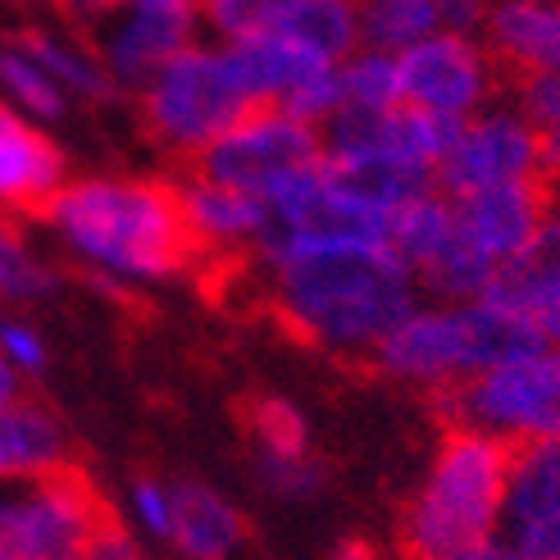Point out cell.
Instances as JSON below:
<instances>
[{
	"mask_svg": "<svg viewBox=\"0 0 560 560\" xmlns=\"http://www.w3.org/2000/svg\"><path fill=\"white\" fill-rule=\"evenodd\" d=\"M256 315L301 347L360 365L415 315V273L387 246H296L269 256Z\"/></svg>",
	"mask_w": 560,
	"mask_h": 560,
	"instance_id": "cell-1",
	"label": "cell"
},
{
	"mask_svg": "<svg viewBox=\"0 0 560 560\" xmlns=\"http://www.w3.org/2000/svg\"><path fill=\"white\" fill-rule=\"evenodd\" d=\"M50 223L92 260L142 278H191L210 250L178 178H78Z\"/></svg>",
	"mask_w": 560,
	"mask_h": 560,
	"instance_id": "cell-2",
	"label": "cell"
},
{
	"mask_svg": "<svg viewBox=\"0 0 560 560\" xmlns=\"http://www.w3.org/2000/svg\"><path fill=\"white\" fill-rule=\"evenodd\" d=\"M515 438L442 429L429 479L397 520L401 560H452L497 538Z\"/></svg>",
	"mask_w": 560,
	"mask_h": 560,
	"instance_id": "cell-3",
	"label": "cell"
},
{
	"mask_svg": "<svg viewBox=\"0 0 560 560\" xmlns=\"http://www.w3.org/2000/svg\"><path fill=\"white\" fill-rule=\"evenodd\" d=\"M265 105L278 101H256L237 82L223 55L191 46L137 92V124H142V137L155 151L187 160L201 147H210L214 137L260 115Z\"/></svg>",
	"mask_w": 560,
	"mask_h": 560,
	"instance_id": "cell-4",
	"label": "cell"
},
{
	"mask_svg": "<svg viewBox=\"0 0 560 560\" xmlns=\"http://www.w3.org/2000/svg\"><path fill=\"white\" fill-rule=\"evenodd\" d=\"M23 483V492L0 497V547L19 560H82L101 534L124 524L88 460L55 465Z\"/></svg>",
	"mask_w": 560,
	"mask_h": 560,
	"instance_id": "cell-5",
	"label": "cell"
},
{
	"mask_svg": "<svg viewBox=\"0 0 560 560\" xmlns=\"http://www.w3.org/2000/svg\"><path fill=\"white\" fill-rule=\"evenodd\" d=\"M429 406L442 429L560 442V351H542L456 383H442L429 392Z\"/></svg>",
	"mask_w": 560,
	"mask_h": 560,
	"instance_id": "cell-6",
	"label": "cell"
},
{
	"mask_svg": "<svg viewBox=\"0 0 560 560\" xmlns=\"http://www.w3.org/2000/svg\"><path fill=\"white\" fill-rule=\"evenodd\" d=\"M178 164V178L233 187L246 196H265L273 187H283L288 178L319 170L324 164V132L305 119H292L283 105H265L260 115H250L233 132L214 137L210 147H201Z\"/></svg>",
	"mask_w": 560,
	"mask_h": 560,
	"instance_id": "cell-7",
	"label": "cell"
},
{
	"mask_svg": "<svg viewBox=\"0 0 560 560\" xmlns=\"http://www.w3.org/2000/svg\"><path fill=\"white\" fill-rule=\"evenodd\" d=\"M401 105L429 109L446 119H474L497 96V73L488 50L474 37L438 33L397 55Z\"/></svg>",
	"mask_w": 560,
	"mask_h": 560,
	"instance_id": "cell-8",
	"label": "cell"
},
{
	"mask_svg": "<svg viewBox=\"0 0 560 560\" xmlns=\"http://www.w3.org/2000/svg\"><path fill=\"white\" fill-rule=\"evenodd\" d=\"M542 174V151H538V132L528 128L515 109H488L474 115L460 132V142L446 151V160L433 170L438 196L460 201L469 191L483 187H506Z\"/></svg>",
	"mask_w": 560,
	"mask_h": 560,
	"instance_id": "cell-9",
	"label": "cell"
},
{
	"mask_svg": "<svg viewBox=\"0 0 560 560\" xmlns=\"http://www.w3.org/2000/svg\"><path fill=\"white\" fill-rule=\"evenodd\" d=\"M497 538L524 560H560V442L515 438Z\"/></svg>",
	"mask_w": 560,
	"mask_h": 560,
	"instance_id": "cell-10",
	"label": "cell"
},
{
	"mask_svg": "<svg viewBox=\"0 0 560 560\" xmlns=\"http://www.w3.org/2000/svg\"><path fill=\"white\" fill-rule=\"evenodd\" d=\"M556 206H560V187L547 174L506 183V187H483V191H469L460 201H452L465 242L474 250H483L492 265L515 260L556 219Z\"/></svg>",
	"mask_w": 560,
	"mask_h": 560,
	"instance_id": "cell-11",
	"label": "cell"
},
{
	"mask_svg": "<svg viewBox=\"0 0 560 560\" xmlns=\"http://www.w3.org/2000/svg\"><path fill=\"white\" fill-rule=\"evenodd\" d=\"M360 370H374L401 383H419L424 392L469 378V351H465V319L456 311H415L397 324L387 338L360 360Z\"/></svg>",
	"mask_w": 560,
	"mask_h": 560,
	"instance_id": "cell-12",
	"label": "cell"
},
{
	"mask_svg": "<svg viewBox=\"0 0 560 560\" xmlns=\"http://www.w3.org/2000/svg\"><path fill=\"white\" fill-rule=\"evenodd\" d=\"M69 187V160L50 137L0 101V210L14 223L50 219Z\"/></svg>",
	"mask_w": 560,
	"mask_h": 560,
	"instance_id": "cell-13",
	"label": "cell"
},
{
	"mask_svg": "<svg viewBox=\"0 0 560 560\" xmlns=\"http://www.w3.org/2000/svg\"><path fill=\"white\" fill-rule=\"evenodd\" d=\"M191 27L196 0H151V5L128 10V23L105 46L109 78L142 92L164 65L191 50Z\"/></svg>",
	"mask_w": 560,
	"mask_h": 560,
	"instance_id": "cell-14",
	"label": "cell"
},
{
	"mask_svg": "<svg viewBox=\"0 0 560 560\" xmlns=\"http://www.w3.org/2000/svg\"><path fill=\"white\" fill-rule=\"evenodd\" d=\"M483 50L497 82L515 73H560V0H492Z\"/></svg>",
	"mask_w": 560,
	"mask_h": 560,
	"instance_id": "cell-15",
	"label": "cell"
},
{
	"mask_svg": "<svg viewBox=\"0 0 560 560\" xmlns=\"http://www.w3.org/2000/svg\"><path fill=\"white\" fill-rule=\"evenodd\" d=\"M82 460L69 424L37 392H19L0 406V479H37V474Z\"/></svg>",
	"mask_w": 560,
	"mask_h": 560,
	"instance_id": "cell-16",
	"label": "cell"
},
{
	"mask_svg": "<svg viewBox=\"0 0 560 560\" xmlns=\"http://www.w3.org/2000/svg\"><path fill=\"white\" fill-rule=\"evenodd\" d=\"M246 538V520L196 479L170 488V542L174 560H229Z\"/></svg>",
	"mask_w": 560,
	"mask_h": 560,
	"instance_id": "cell-17",
	"label": "cell"
},
{
	"mask_svg": "<svg viewBox=\"0 0 560 560\" xmlns=\"http://www.w3.org/2000/svg\"><path fill=\"white\" fill-rule=\"evenodd\" d=\"M223 60H229V69L237 73V82L250 96L278 101V105H283L288 96H296L301 88H311V82L332 73V65H324L319 55L301 50L296 42L278 37V33L237 37L229 50H223Z\"/></svg>",
	"mask_w": 560,
	"mask_h": 560,
	"instance_id": "cell-18",
	"label": "cell"
},
{
	"mask_svg": "<svg viewBox=\"0 0 560 560\" xmlns=\"http://www.w3.org/2000/svg\"><path fill=\"white\" fill-rule=\"evenodd\" d=\"M319 174L355 196V201H365L383 214L401 210L419 196H433L438 183H433V170L429 164H410V160H397V155H383V151H370V155H324Z\"/></svg>",
	"mask_w": 560,
	"mask_h": 560,
	"instance_id": "cell-19",
	"label": "cell"
},
{
	"mask_svg": "<svg viewBox=\"0 0 560 560\" xmlns=\"http://www.w3.org/2000/svg\"><path fill=\"white\" fill-rule=\"evenodd\" d=\"M556 296H560V214L520 250L515 260L497 265L492 283H488V292L479 301L497 305V311L534 319L538 311H547Z\"/></svg>",
	"mask_w": 560,
	"mask_h": 560,
	"instance_id": "cell-20",
	"label": "cell"
},
{
	"mask_svg": "<svg viewBox=\"0 0 560 560\" xmlns=\"http://www.w3.org/2000/svg\"><path fill=\"white\" fill-rule=\"evenodd\" d=\"M269 33L319 55L324 65H338V60H351L360 46V10L355 0H296Z\"/></svg>",
	"mask_w": 560,
	"mask_h": 560,
	"instance_id": "cell-21",
	"label": "cell"
},
{
	"mask_svg": "<svg viewBox=\"0 0 560 560\" xmlns=\"http://www.w3.org/2000/svg\"><path fill=\"white\" fill-rule=\"evenodd\" d=\"M233 419H237V429L246 433V442L260 446L265 460H305V456H311V433H305V419L283 397H269V392H246V397L233 401Z\"/></svg>",
	"mask_w": 560,
	"mask_h": 560,
	"instance_id": "cell-22",
	"label": "cell"
},
{
	"mask_svg": "<svg viewBox=\"0 0 560 560\" xmlns=\"http://www.w3.org/2000/svg\"><path fill=\"white\" fill-rule=\"evenodd\" d=\"M23 55H33V60L55 78L65 82V88H73L78 96L88 101H115L119 96V82L109 78V69H101L88 50H73L65 42H55L50 33H42V27H14V33H5Z\"/></svg>",
	"mask_w": 560,
	"mask_h": 560,
	"instance_id": "cell-23",
	"label": "cell"
},
{
	"mask_svg": "<svg viewBox=\"0 0 560 560\" xmlns=\"http://www.w3.org/2000/svg\"><path fill=\"white\" fill-rule=\"evenodd\" d=\"M360 10V42L374 46L378 55L410 50L419 42L438 37V5L433 0H355Z\"/></svg>",
	"mask_w": 560,
	"mask_h": 560,
	"instance_id": "cell-24",
	"label": "cell"
},
{
	"mask_svg": "<svg viewBox=\"0 0 560 560\" xmlns=\"http://www.w3.org/2000/svg\"><path fill=\"white\" fill-rule=\"evenodd\" d=\"M0 82L33 109L42 119H60L65 115V96H60V82H55L33 55H23L5 33H0Z\"/></svg>",
	"mask_w": 560,
	"mask_h": 560,
	"instance_id": "cell-25",
	"label": "cell"
},
{
	"mask_svg": "<svg viewBox=\"0 0 560 560\" xmlns=\"http://www.w3.org/2000/svg\"><path fill=\"white\" fill-rule=\"evenodd\" d=\"M342 92L347 105L360 109H392L401 105V82H397V55H355V60L342 69Z\"/></svg>",
	"mask_w": 560,
	"mask_h": 560,
	"instance_id": "cell-26",
	"label": "cell"
},
{
	"mask_svg": "<svg viewBox=\"0 0 560 560\" xmlns=\"http://www.w3.org/2000/svg\"><path fill=\"white\" fill-rule=\"evenodd\" d=\"M55 278L27 256L23 229L14 219L0 214V301H33L42 296Z\"/></svg>",
	"mask_w": 560,
	"mask_h": 560,
	"instance_id": "cell-27",
	"label": "cell"
},
{
	"mask_svg": "<svg viewBox=\"0 0 560 560\" xmlns=\"http://www.w3.org/2000/svg\"><path fill=\"white\" fill-rule=\"evenodd\" d=\"M296 0H196V14H206V23L223 37H256L283 19Z\"/></svg>",
	"mask_w": 560,
	"mask_h": 560,
	"instance_id": "cell-28",
	"label": "cell"
},
{
	"mask_svg": "<svg viewBox=\"0 0 560 560\" xmlns=\"http://www.w3.org/2000/svg\"><path fill=\"white\" fill-rule=\"evenodd\" d=\"M497 96H511L515 115L534 132H547V128L560 124V73H515V78H501Z\"/></svg>",
	"mask_w": 560,
	"mask_h": 560,
	"instance_id": "cell-29",
	"label": "cell"
},
{
	"mask_svg": "<svg viewBox=\"0 0 560 560\" xmlns=\"http://www.w3.org/2000/svg\"><path fill=\"white\" fill-rule=\"evenodd\" d=\"M137 506H142V520L151 524V534H160V538H170V488L164 483H155V479H137Z\"/></svg>",
	"mask_w": 560,
	"mask_h": 560,
	"instance_id": "cell-30",
	"label": "cell"
},
{
	"mask_svg": "<svg viewBox=\"0 0 560 560\" xmlns=\"http://www.w3.org/2000/svg\"><path fill=\"white\" fill-rule=\"evenodd\" d=\"M0 347L10 351V360L19 370H42V360H46L42 342L27 328H19V324H0Z\"/></svg>",
	"mask_w": 560,
	"mask_h": 560,
	"instance_id": "cell-31",
	"label": "cell"
},
{
	"mask_svg": "<svg viewBox=\"0 0 560 560\" xmlns=\"http://www.w3.org/2000/svg\"><path fill=\"white\" fill-rule=\"evenodd\" d=\"M82 560H147V556L137 551V542L128 538V528L119 524V528H109V534H101Z\"/></svg>",
	"mask_w": 560,
	"mask_h": 560,
	"instance_id": "cell-32",
	"label": "cell"
},
{
	"mask_svg": "<svg viewBox=\"0 0 560 560\" xmlns=\"http://www.w3.org/2000/svg\"><path fill=\"white\" fill-rule=\"evenodd\" d=\"M538 151H542V174L560 187V124L547 128V132H538Z\"/></svg>",
	"mask_w": 560,
	"mask_h": 560,
	"instance_id": "cell-33",
	"label": "cell"
},
{
	"mask_svg": "<svg viewBox=\"0 0 560 560\" xmlns=\"http://www.w3.org/2000/svg\"><path fill=\"white\" fill-rule=\"evenodd\" d=\"M452 560H524L511 542H501V538H488V542H479V547H469V551H460V556H452Z\"/></svg>",
	"mask_w": 560,
	"mask_h": 560,
	"instance_id": "cell-34",
	"label": "cell"
},
{
	"mask_svg": "<svg viewBox=\"0 0 560 560\" xmlns=\"http://www.w3.org/2000/svg\"><path fill=\"white\" fill-rule=\"evenodd\" d=\"M534 324L542 328V338H547L551 347H560V296L547 305V311H538V315H534Z\"/></svg>",
	"mask_w": 560,
	"mask_h": 560,
	"instance_id": "cell-35",
	"label": "cell"
},
{
	"mask_svg": "<svg viewBox=\"0 0 560 560\" xmlns=\"http://www.w3.org/2000/svg\"><path fill=\"white\" fill-rule=\"evenodd\" d=\"M19 397V374H14V365L5 355H0V406H10Z\"/></svg>",
	"mask_w": 560,
	"mask_h": 560,
	"instance_id": "cell-36",
	"label": "cell"
},
{
	"mask_svg": "<svg viewBox=\"0 0 560 560\" xmlns=\"http://www.w3.org/2000/svg\"><path fill=\"white\" fill-rule=\"evenodd\" d=\"M332 560H383L370 542H360V538H351V542H342L338 547V556H332Z\"/></svg>",
	"mask_w": 560,
	"mask_h": 560,
	"instance_id": "cell-37",
	"label": "cell"
},
{
	"mask_svg": "<svg viewBox=\"0 0 560 560\" xmlns=\"http://www.w3.org/2000/svg\"><path fill=\"white\" fill-rule=\"evenodd\" d=\"M151 5V0H92V14H115V10H137Z\"/></svg>",
	"mask_w": 560,
	"mask_h": 560,
	"instance_id": "cell-38",
	"label": "cell"
},
{
	"mask_svg": "<svg viewBox=\"0 0 560 560\" xmlns=\"http://www.w3.org/2000/svg\"><path fill=\"white\" fill-rule=\"evenodd\" d=\"M0 560H19V556H10V551H5V547H0Z\"/></svg>",
	"mask_w": 560,
	"mask_h": 560,
	"instance_id": "cell-39",
	"label": "cell"
}]
</instances>
